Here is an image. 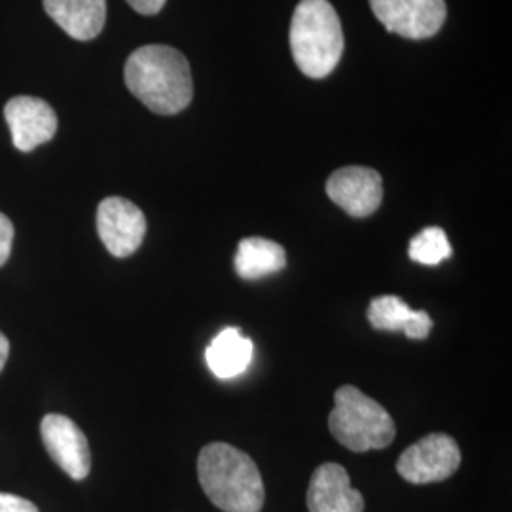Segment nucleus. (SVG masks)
<instances>
[{
	"mask_svg": "<svg viewBox=\"0 0 512 512\" xmlns=\"http://www.w3.org/2000/svg\"><path fill=\"white\" fill-rule=\"evenodd\" d=\"M124 80L147 109L164 116L186 109L194 95L186 57L162 44H148L129 55Z\"/></svg>",
	"mask_w": 512,
	"mask_h": 512,
	"instance_id": "1",
	"label": "nucleus"
},
{
	"mask_svg": "<svg viewBox=\"0 0 512 512\" xmlns=\"http://www.w3.org/2000/svg\"><path fill=\"white\" fill-rule=\"evenodd\" d=\"M198 478L222 512H260L264 507V482L255 461L232 444L211 442L202 448Z\"/></svg>",
	"mask_w": 512,
	"mask_h": 512,
	"instance_id": "2",
	"label": "nucleus"
},
{
	"mask_svg": "<svg viewBox=\"0 0 512 512\" xmlns=\"http://www.w3.org/2000/svg\"><path fill=\"white\" fill-rule=\"evenodd\" d=\"M291 52L310 78L329 76L344 52L342 23L329 0H300L291 21Z\"/></svg>",
	"mask_w": 512,
	"mask_h": 512,
	"instance_id": "3",
	"label": "nucleus"
},
{
	"mask_svg": "<svg viewBox=\"0 0 512 512\" xmlns=\"http://www.w3.org/2000/svg\"><path fill=\"white\" fill-rule=\"evenodd\" d=\"M329 429L344 448L357 454L387 448L397 433L384 406L353 385H342L334 393Z\"/></svg>",
	"mask_w": 512,
	"mask_h": 512,
	"instance_id": "4",
	"label": "nucleus"
},
{
	"mask_svg": "<svg viewBox=\"0 0 512 512\" xmlns=\"http://www.w3.org/2000/svg\"><path fill=\"white\" fill-rule=\"evenodd\" d=\"M461 465L458 442L444 433H431L408 446L397 461V471L410 484L442 482Z\"/></svg>",
	"mask_w": 512,
	"mask_h": 512,
	"instance_id": "5",
	"label": "nucleus"
},
{
	"mask_svg": "<svg viewBox=\"0 0 512 512\" xmlns=\"http://www.w3.org/2000/svg\"><path fill=\"white\" fill-rule=\"evenodd\" d=\"M389 33L410 40L435 37L446 21L444 0H368Z\"/></svg>",
	"mask_w": 512,
	"mask_h": 512,
	"instance_id": "6",
	"label": "nucleus"
},
{
	"mask_svg": "<svg viewBox=\"0 0 512 512\" xmlns=\"http://www.w3.org/2000/svg\"><path fill=\"white\" fill-rule=\"evenodd\" d=\"M97 234L110 255L126 258L141 247L147 234V219L126 198H105L97 207Z\"/></svg>",
	"mask_w": 512,
	"mask_h": 512,
	"instance_id": "7",
	"label": "nucleus"
},
{
	"mask_svg": "<svg viewBox=\"0 0 512 512\" xmlns=\"http://www.w3.org/2000/svg\"><path fill=\"white\" fill-rule=\"evenodd\" d=\"M327 194L351 217L365 219L376 213L384 200L382 175L376 169L361 165L342 167L330 175Z\"/></svg>",
	"mask_w": 512,
	"mask_h": 512,
	"instance_id": "8",
	"label": "nucleus"
},
{
	"mask_svg": "<svg viewBox=\"0 0 512 512\" xmlns=\"http://www.w3.org/2000/svg\"><path fill=\"white\" fill-rule=\"evenodd\" d=\"M40 435L48 454L73 480H84L90 475V444L71 418L48 414L40 423Z\"/></svg>",
	"mask_w": 512,
	"mask_h": 512,
	"instance_id": "9",
	"label": "nucleus"
},
{
	"mask_svg": "<svg viewBox=\"0 0 512 512\" xmlns=\"http://www.w3.org/2000/svg\"><path fill=\"white\" fill-rule=\"evenodd\" d=\"M4 118L19 152H31L54 139L57 131L55 110L38 97L18 95L4 107Z\"/></svg>",
	"mask_w": 512,
	"mask_h": 512,
	"instance_id": "10",
	"label": "nucleus"
},
{
	"mask_svg": "<svg viewBox=\"0 0 512 512\" xmlns=\"http://www.w3.org/2000/svg\"><path fill=\"white\" fill-rule=\"evenodd\" d=\"M306 503L310 512L365 511V497L351 486L348 471L338 463H323L315 469Z\"/></svg>",
	"mask_w": 512,
	"mask_h": 512,
	"instance_id": "11",
	"label": "nucleus"
},
{
	"mask_svg": "<svg viewBox=\"0 0 512 512\" xmlns=\"http://www.w3.org/2000/svg\"><path fill=\"white\" fill-rule=\"evenodd\" d=\"M44 10L74 40L97 37L107 21V0H42Z\"/></svg>",
	"mask_w": 512,
	"mask_h": 512,
	"instance_id": "12",
	"label": "nucleus"
},
{
	"mask_svg": "<svg viewBox=\"0 0 512 512\" xmlns=\"http://www.w3.org/2000/svg\"><path fill=\"white\" fill-rule=\"evenodd\" d=\"M366 317L372 329L387 332L403 330L410 340H425L433 329V319L427 311L412 310L403 298L393 294L372 298Z\"/></svg>",
	"mask_w": 512,
	"mask_h": 512,
	"instance_id": "13",
	"label": "nucleus"
},
{
	"mask_svg": "<svg viewBox=\"0 0 512 512\" xmlns=\"http://www.w3.org/2000/svg\"><path fill=\"white\" fill-rule=\"evenodd\" d=\"M253 359V342L236 327L219 332L205 351V361L220 380L243 374Z\"/></svg>",
	"mask_w": 512,
	"mask_h": 512,
	"instance_id": "14",
	"label": "nucleus"
},
{
	"mask_svg": "<svg viewBox=\"0 0 512 512\" xmlns=\"http://www.w3.org/2000/svg\"><path fill=\"white\" fill-rule=\"evenodd\" d=\"M287 266L285 249L266 238H245L239 241L234 268L241 279L255 281L277 274Z\"/></svg>",
	"mask_w": 512,
	"mask_h": 512,
	"instance_id": "15",
	"label": "nucleus"
},
{
	"mask_svg": "<svg viewBox=\"0 0 512 512\" xmlns=\"http://www.w3.org/2000/svg\"><path fill=\"white\" fill-rule=\"evenodd\" d=\"M408 256L418 264L439 266L442 260L452 256V245L442 228L429 226L412 238L408 247Z\"/></svg>",
	"mask_w": 512,
	"mask_h": 512,
	"instance_id": "16",
	"label": "nucleus"
},
{
	"mask_svg": "<svg viewBox=\"0 0 512 512\" xmlns=\"http://www.w3.org/2000/svg\"><path fill=\"white\" fill-rule=\"evenodd\" d=\"M12 243H14V224L6 215L0 213V268L10 258Z\"/></svg>",
	"mask_w": 512,
	"mask_h": 512,
	"instance_id": "17",
	"label": "nucleus"
},
{
	"mask_svg": "<svg viewBox=\"0 0 512 512\" xmlns=\"http://www.w3.org/2000/svg\"><path fill=\"white\" fill-rule=\"evenodd\" d=\"M0 512H38L37 505L19 495L0 494Z\"/></svg>",
	"mask_w": 512,
	"mask_h": 512,
	"instance_id": "18",
	"label": "nucleus"
},
{
	"mask_svg": "<svg viewBox=\"0 0 512 512\" xmlns=\"http://www.w3.org/2000/svg\"><path fill=\"white\" fill-rule=\"evenodd\" d=\"M129 6L143 16H154L164 8L165 0H126Z\"/></svg>",
	"mask_w": 512,
	"mask_h": 512,
	"instance_id": "19",
	"label": "nucleus"
},
{
	"mask_svg": "<svg viewBox=\"0 0 512 512\" xmlns=\"http://www.w3.org/2000/svg\"><path fill=\"white\" fill-rule=\"evenodd\" d=\"M8 355H10V342H8V338L0 332V372H2V368H4L6 361H8Z\"/></svg>",
	"mask_w": 512,
	"mask_h": 512,
	"instance_id": "20",
	"label": "nucleus"
}]
</instances>
